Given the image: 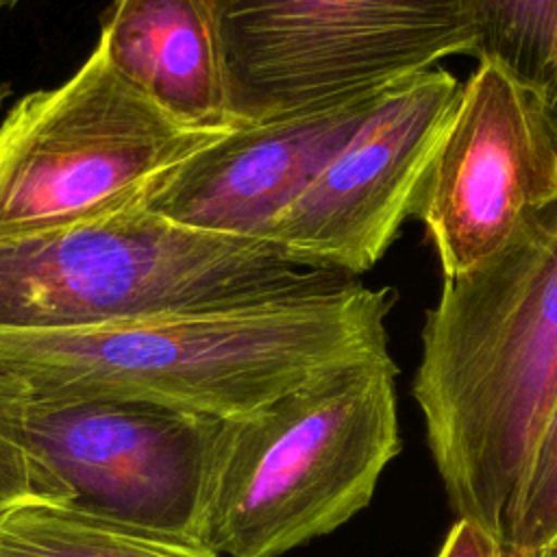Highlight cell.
<instances>
[{
	"instance_id": "6da1fadb",
	"label": "cell",
	"mask_w": 557,
	"mask_h": 557,
	"mask_svg": "<svg viewBox=\"0 0 557 557\" xmlns=\"http://www.w3.org/2000/svg\"><path fill=\"white\" fill-rule=\"evenodd\" d=\"M394 287L357 276L281 298L63 329H0V368L44 398H137L237 418L311 376L387 357Z\"/></svg>"
},
{
	"instance_id": "7a4b0ae2",
	"label": "cell",
	"mask_w": 557,
	"mask_h": 557,
	"mask_svg": "<svg viewBox=\"0 0 557 557\" xmlns=\"http://www.w3.org/2000/svg\"><path fill=\"white\" fill-rule=\"evenodd\" d=\"M411 394L459 518L503 546L557 398V205L498 252L444 278L420 333Z\"/></svg>"
},
{
	"instance_id": "3957f363",
	"label": "cell",
	"mask_w": 557,
	"mask_h": 557,
	"mask_svg": "<svg viewBox=\"0 0 557 557\" xmlns=\"http://www.w3.org/2000/svg\"><path fill=\"white\" fill-rule=\"evenodd\" d=\"M394 359L324 370L220 420L198 540L228 557H281L368 507L400 453Z\"/></svg>"
},
{
	"instance_id": "277c9868",
	"label": "cell",
	"mask_w": 557,
	"mask_h": 557,
	"mask_svg": "<svg viewBox=\"0 0 557 557\" xmlns=\"http://www.w3.org/2000/svg\"><path fill=\"white\" fill-rule=\"evenodd\" d=\"M342 272L274 242L198 231L146 209L0 242V329L63 331L281 298Z\"/></svg>"
},
{
	"instance_id": "5b68a950",
	"label": "cell",
	"mask_w": 557,
	"mask_h": 557,
	"mask_svg": "<svg viewBox=\"0 0 557 557\" xmlns=\"http://www.w3.org/2000/svg\"><path fill=\"white\" fill-rule=\"evenodd\" d=\"M224 133L181 124L96 44L63 85L22 96L0 122V242L133 209Z\"/></svg>"
},
{
	"instance_id": "8992f818",
	"label": "cell",
	"mask_w": 557,
	"mask_h": 557,
	"mask_svg": "<svg viewBox=\"0 0 557 557\" xmlns=\"http://www.w3.org/2000/svg\"><path fill=\"white\" fill-rule=\"evenodd\" d=\"M244 124L387 89L479 52L468 0H218Z\"/></svg>"
},
{
	"instance_id": "52a82bcc",
	"label": "cell",
	"mask_w": 557,
	"mask_h": 557,
	"mask_svg": "<svg viewBox=\"0 0 557 557\" xmlns=\"http://www.w3.org/2000/svg\"><path fill=\"white\" fill-rule=\"evenodd\" d=\"M220 418L137 398L28 396L26 442L63 505L198 540Z\"/></svg>"
},
{
	"instance_id": "ba28073f",
	"label": "cell",
	"mask_w": 557,
	"mask_h": 557,
	"mask_svg": "<svg viewBox=\"0 0 557 557\" xmlns=\"http://www.w3.org/2000/svg\"><path fill=\"white\" fill-rule=\"evenodd\" d=\"M557 205V122L540 85L479 57L433 159L416 218L444 278L479 265Z\"/></svg>"
},
{
	"instance_id": "9c48e42d",
	"label": "cell",
	"mask_w": 557,
	"mask_h": 557,
	"mask_svg": "<svg viewBox=\"0 0 557 557\" xmlns=\"http://www.w3.org/2000/svg\"><path fill=\"white\" fill-rule=\"evenodd\" d=\"M461 83L442 65L394 85L268 233L305 268L359 276L416 213Z\"/></svg>"
},
{
	"instance_id": "30bf717a",
	"label": "cell",
	"mask_w": 557,
	"mask_h": 557,
	"mask_svg": "<svg viewBox=\"0 0 557 557\" xmlns=\"http://www.w3.org/2000/svg\"><path fill=\"white\" fill-rule=\"evenodd\" d=\"M392 87L233 128L165 172L133 209L207 233L268 239L276 218Z\"/></svg>"
},
{
	"instance_id": "8fae6325",
	"label": "cell",
	"mask_w": 557,
	"mask_h": 557,
	"mask_svg": "<svg viewBox=\"0 0 557 557\" xmlns=\"http://www.w3.org/2000/svg\"><path fill=\"white\" fill-rule=\"evenodd\" d=\"M98 44L181 124L246 126L233 102L218 0H113L100 20Z\"/></svg>"
},
{
	"instance_id": "7c38bea8",
	"label": "cell",
	"mask_w": 557,
	"mask_h": 557,
	"mask_svg": "<svg viewBox=\"0 0 557 557\" xmlns=\"http://www.w3.org/2000/svg\"><path fill=\"white\" fill-rule=\"evenodd\" d=\"M0 557H222L202 542L91 516L54 500L0 509Z\"/></svg>"
},
{
	"instance_id": "4fadbf2b",
	"label": "cell",
	"mask_w": 557,
	"mask_h": 557,
	"mask_svg": "<svg viewBox=\"0 0 557 557\" xmlns=\"http://www.w3.org/2000/svg\"><path fill=\"white\" fill-rule=\"evenodd\" d=\"M479 57H494L522 78L544 85L557 28V0H468Z\"/></svg>"
},
{
	"instance_id": "5bb4252c",
	"label": "cell",
	"mask_w": 557,
	"mask_h": 557,
	"mask_svg": "<svg viewBox=\"0 0 557 557\" xmlns=\"http://www.w3.org/2000/svg\"><path fill=\"white\" fill-rule=\"evenodd\" d=\"M557 540V398L511 507L505 548L535 550Z\"/></svg>"
},
{
	"instance_id": "9a60e30c",
	"label": "cell",
	"mask_w": 557,
	"mask_h": 557,
	"mask_svg": "<svg viewBox=\"0 0 557 557\" xmlns=\"http://www.w3.org/2000/svg\"><path fill=\"white\" fill-rule=\"evenodd\" d=\"M30 387L13 372L0 368V509L22 500H54L63 494L48 470L33 455L22 413Z\"/></svg>"
},
{
	"instance_id": "2e32d148",
	"label": "cell",
	"mask_w": 557,
	"mask_h": 557,
	"mask_svg": "<svg viewBox=\"0 0 557 557\" xmlns=\"http://www.w3.org/2000/svg\"><path fill=\"white\" fill-rule=\"evenodd\" d=\"M437 557H505V546L485 527L459 518L450 527Z\"/></svg>"
},
{
	"instance_id": "e0dca14e",
	"label": "cell",
	"mask_w": 557,
	"mask_h": 557,
	"mask_svg": "<svg viewBox=\"0 0 557 557\" xmlns=\"http://www.w3.org/2000/svg\"><path fill=\"white\" fill-rule=\"evenodd\" d=\"M542 87V91H544V100H546V104H548V111H550V115L555 117V122H557V72H553L550 76H548V81L544 83V85H540Z\"/></svg>"
},
{
	"instance_id": "ac0fdd59",
	"label": "cell",
	"mask_w": 557,
	"mask_h": 557,
	"mask_svg": "<svg viewBox=\"0 0 557 557\" xmlns=\"http://www.w3.org/2000/svg\"><path fill=\"white\" fill-rule=\"evenodd\" d=\"M557 72V28H555V44H553V57H550V74ZM548 74V76H550ZM548 81V78H546Z\"/></svg>"
},
{
	"instance_id": "d6986e66",
	"label": "cell",
	"mask_w": 557,
	"mask_h": 557,
	"mask_svg": "<svg viewBox=\"0 0 557 557\" xmlns=\"http://www.w3.org/2000/svg\"><path fill=\"white\" fill-rule=\"evenodd\" d=\"M9 96H11V87L7 83H0V111H2Z\"/></svg>"
},
{
	"instance_id": "ffe728a7",
	"label": "cell",
	"mask_w": 557,
	"mask_h": 557,
	"mask_svg": "<svg viewBox=\"0 0 557 557\" xmlns=\"http://www.w3.org/2000/svg\"><path fill=\"white\" fill-rule=\"evenodd\" d=\"M17 2H20V0H0V11H2V9H13Z\"/></svg>"
}]
</instances>
